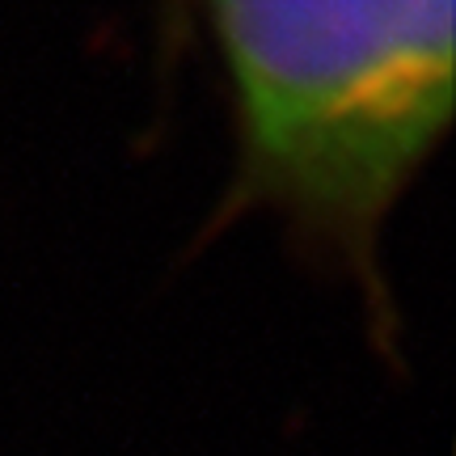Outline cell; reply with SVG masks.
I'll list each match as a JSON object with an SVG mask.
<instances>
[{"label":"cell","mask_w":456,"mask_h":456,"mask_svg":"<svg viewBox=\"0 0 456 456\" xmlns=\"http://www.w3.org/2000/svg\"><path fill=\"white\" fill-rule=\"evenodd\" d=\"M161 30H165V55L182 47V38H191V4L186 0H161Z\"/></svg>","instance_id":"obj_2"},{"label":"cell","mask_w":456,"mask_h":456,"mask_svg":"<svg viewBox=\"0 0 456 456\" xmlns=\"http://www.w3.org/2000/svg\"><path fill=\"white\" fill-rule=\"evenodd\" d=\"M232 118L220 224L271 212L385 317L380 232L452 131L456 0H186Z\"/></svg>","instance_id":"obj_1"}]
</instances>
